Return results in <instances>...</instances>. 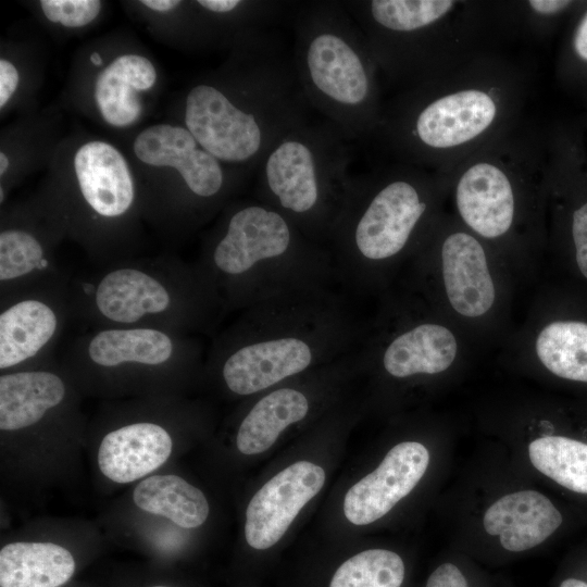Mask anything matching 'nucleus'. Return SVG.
I'll use <instances>...</instances> for the list:
<instances>
[{
  "label": "nucleus",
  "mask_w": 587,
  "mask_h": 587,
  "mask_svg": "<svg viewBox=\"0 0 587 587\" xmlns=\"http://www.w3.org/2000/svg\"><path fill=\"white\" fill-rule=\"evenodd\" d=\"M527 90L521 67L486 52L401 90L374 137L398 162L441 172L517 127Z\"/></svg>",
  "instance_id": "1"
},
{
  "label": "nucleus",
  "mask_w": 587,
  "mask_h": 587,
  "mask_svg": "<svg viewBox=\"0 0 587 587\" xmlns=\"http://www.w3.org/2000/svg\"><path fill=\"white\" fill-rule=\"evenodd\" d=\"M548 140L523 122L510 133L436 172L446 204L465 228L509 265L539 254L547 215Z\"/></svg>",
  "instance_id": "2"
},
{
  "label": "nucleus",
  "mask_w": 587,
  "mask_h": 587,
  "mask_svg": "<svg viewBox=\"0 0 587 587\" xmlns=\"http://www.w3.org/2000/svg\"><path fill=\"white\" fill-rule=\"evenodd\" d=\"M379 72L402 88L433 80L512 35L505 1H342Z\"/></svg>",
  "instance_id": "3"
},
{
  "label": "nucleus",
  "mask_w": 587,
  "mask_h": 587,
  "mask_svg": "<svg viewBox=\"0 0 587 587\" xmlns=\"http://www.w3.org/2000/svg\"><path fill=\"white\" fill-rule=\"evenodd\" d=\"M292 62L310 107L345 139L374 137L383 114L379 68L342 1L292 3Z\"/></svg>",
  "instance_id": "4"
},
{
  "label": "nucleus",
  "mask_w": 587,
  "mask_h": 587,
  "mask_svg": "<svg viewBox=\"0 0 587 587\" xmlns=\"http://www.w3.org/2000/svg\"><path fill=\"white\" fill-rule=\"evenodd\" d=\"M221 304L199 266L171 257L125 259L71 282L72 319L91 328L151 327L191 335Z\"/></svg>",
  "instance_id": "5"
},
{
  "label": "nucleus",
  "mask_w": 587,
  "mask_h": 587,
  "mask_svg": "<svg viewBox=\"0 0 587 587\" xmlns=\"http://www.w3.org/2000/svg\"><path fill=\"white\" fill-rule=\"evenodd\" d=\"M436 172L397 162L352 177L334 229L341 251L366 265H390L417 253L445 214Z\"/></svg>",
  "instance_id": "6"
},
{
  "label": "nucleus",
  "mask_w": 587,
  "mask_h": 587,
  "mask_svg": "<svg viewBox=\"0 0 587 587\" xmlns=\"http://www.w3.org/2000/svg\"><path fill=\"white\" fill-rule=\"evenodd\" d=\"M342 135L329 123L309 121L278 139L260 165V195L303 235L333 236L352 177Z\"/></svg>",
  "instance_id": "7"
},
{
  "label": "nucleus",
  "mask_w": 587,
  "mask_h": 587,
  "mask_svg": "<svg viewBox=\"0 0 587 587\" xmlns=\"http://www.w3.org/2000/svg\"><path fill=\"white\" fill-rule=\"evenodd\" d=\"M70 376L92 387H165L198 365L200 348L189 334L151 327L91 328L65 349Z\"/></svg>",
  "instance_id": "8"
},
{
  "label": "nucleus",
  "mask_w": 587,
  "mask_h": 587,
  "mask_svg": "<svg viewBox=\"0 0 587 587\" xmlns=\"http://www.w3.org/2000/svg\"><path fill=\"white\" fill-rule=\"evenodd\" d=\"M428 265L436 310L462 330L495 327L503 314L507 264L482 239L445 212L416 253Z\"/></svg>",
  "instance_id": "9"
},
{
  "label": "nucleus",
  "mask_w": 587,
  "mask_h": 587,
  "mask_svg": "<svg viewBox=\"0 0 587 587\" xmlns=\"http://www.w3.org/2000/svg\"><path fill=\"white\" fill-rule=\"evenodd\" d=\"M302 233L265 203H247L229 212L198 265L221 304H240L253 289L261 265L308 250Z\"/></svg>",
  "instance_id": "10"
},
{
  "label": "nucleus",
  "mask_w": 587,
  "mask_h": 587,
  "mask_svg": "<svg viewBox=\"0 0 587 587\" xmlns=\"http://www.w3.org/2000/svg\"><path fill=\"white\" fill-rule=\"evenodd\" d=\"M71 282L0 296V370L34 367L52 360L72 319Z\"/></svg>",
  "instance_id": "11"
},
{
  "label": "nucleus",
  "mask_w": 587,
  "mask_h": 587,
  "mask_svg": "<svg viewBox=\"0 0 587 587\" xmlns=\"http://www.w3.org/2000/svg\"><path fill=\"white\" fill-rule=\"evenodd\" d=\"M211 355L227 389L249 396L303 372L314 352L301 337L258 338L240 326L224 336Z\"/></svg>",
  "instance_id": "12"
},
{
  "label": "nucleus",
  "mask_w": 587,
  "mask_h": 587,
  "mask_svg": "<svg viewBox=\"0 0 587 587\" xmlns=\"http://www.w3.org/2000/svg\"><path fill=\"white\" fill-rule=\"evenodd\" d=\"M133 149L145 164L175 168L196 207L213 205L226 189L221 161L204 150L186 127L152 125L136 137Z\"/></svg>",
  "instance_id": "13"
},
{
  "label": "nucleus",
  "mask_w": 587,
  "mask_h": 587,
  "mask_svg": "<svg viewBox=\"0 0 587 587\" xmlns=\"http://www.w3.org/2000/svg\"><path fill=\"white\" fill-rule=\"evenodd\" d=\"M324 470L309 461H298L266 482L252 497L246 511L248 545L264 550L286 533L301 509L322 489Z\"/></svg>",
  "instance_id": "14"
},
{
  "label": "nucleus",
  "mask_w": 587,
  "mask_h": 587,
  "mask_svg": "<svg viewBox=\"0 0 587 587\" xmlns=\"http://www.w3.org/2000/svg\"><path fill=\"white\" fill-rule=\"evenodd\" d=\"M463 332L441 313L402 326L383 346V369L399 379L446 373L464 355Z\"/></svg>",
  "instance_id": "15"
},
{
  "label": "nucleus",
  "mask_w": 587,
  "mask_h": 587,
  "mask_svg": "<svg viewBox=\"0 0 587 587\" xmlns=\"http://www.w3.org/2000/svg\"><path fill=\"white\" fill-rule=\"evenodd\" d=\"M428 463V450L421 442L396 445L376 470L347 491L345 516L354 525H367L383 517L414 489Z\"/></svg>",
  "instance_id": "16"
},
{
  "label": "nucleus",
  "mask_w": 587,
  "mask_h": 587,
  "mask_svg": "<svg viewBox=\"0 0 587 587\" xmlns=\"http://www.w3.org/2000/svg\"><path fill=\"white\" fill-rule=\"evenodd\" d=\"M82 204L97 224H120L134 209V179L123 154L104 141H89L74 155ZM82 205V207H83Z\"/></svg>",
  "instance_id": "17"
},
{
  "label": "nucleus",
  "mask_w": 587,
  "mask_h": 587,
  "mask_svg": "<svg viewBox=\"0 0 587 587\" xmlns=\"http://www.w3.org/2000/svg\"><path fill=\"white\" fill-rule=\"evenodd\" d=\"M70 374L52 360L29 369L1 373L0 429L5 433L38 426L70 400Z\"/></svg>",
  "instance_id": "18"
},
{
  "label": "nucleus",
  "mask_w": 587,
  "mask_h": 587,
  "mask_svg": "<svg viewBox=\"0 0 587 587\" xmlns=\"http://www.w3.org/2000/svg\"><path fill=\"white\" fill-rule=\"evenodd\" d=\"M167 428L152 420H137L108 432L99 446L101 473L118 484L139 479L160 467L171 455Z\"/></svg>",
  "instance_id": "19"
},
{
  "label": "nucleus",
  "mask_w": 587,
  "mask_h": 587,
  "mask_svg": "<svg viewBox=\"0 0 587 587\" xmlns=\"http://www.w3.org/2000/svg\"><path fill=\"white\" fill-rule=\"evenodd\" d=\"M563 517L541 492L521 490L502 496L485 512L483 525L487 534L499 536L509 552L533 549L549 538Z\"/></svg>",
  "instance_id": "20"
},
{
  "label": "nucleus",
  "mask_w": 587,
  "mask_h": 587,
  "mask_svg": "<svg viewBox=\"0 0 587 587\" xmlns=\"http://www.w3.org/2000/svg\"><path fill=\"white\" fill-rule=\"evenodd\" d=\"M524 335L523 355L559 378L587 384V322L534 315Z\"/></svg>",
  "instance_id": "21"
},
{
  "label": "nucleus",
  "mask_w": 587,
  "mask_h": 587,
  "mask_svg": "<svg viewBox=\"0 0 587 587\" xmlns=\"http://www.w3.org/2000/svg\"><path fill=\"white\" fill-rule=\"evenodd\" d=\"M51 238L34 229L7 226L0 232V296L68 280L57 264Z\"/></svg>",
  "instance_id": "22"
},
{
  "label": "nucleus",
  "mask_w": 587,
  "mask_h": 587,
  "mask_svg": "<svg viewBox=\"0 0 587 587\" xmlns=\"http://www.w3.org/2000/svg\"><path fill=\"white\" fill-rule=\"evenodd\" d=\"M157 79L153 64L145 57L124 54L98 75L95 99L103 120L115 127L133 124L142 112L137 92L150 89Z\"/></svg>",
  "instance_id": "23"
},
{
  "label": "nucleus",
  "mask_w": 587,
  "mask_h": 587,
  "mask_svg": "<svg viewBox=\"0 0 587 587\" xmlns=\"http://www.w3.org/2000/svg\"><path fill=\"white\" fill-rule=\"evenodd\" d=\"M75 572V560L52 542L16 541L0 550V587H61Z\"/></svg>",
  "instance_id": "24"
},
{
  "label": "nucleus",
  "mask_w": 587,
  "mask_h": 587,
  "mask_svg": "<svg viewBox=\"0 0 587 587\" xmlns=\"http://www.w3.org/2000/svg\"><path fill=\"white\" fill-rule=\"evenodd\" d=\"M309 401L299 390L280 388L261 398L241 421L236 446L243 454L261 453L276 441L289 425L305 417Z\"/></svg>",
  "instance_id": "25"
},
{
  "label": "nucleus",
  "mask_w": 587,
  "mask_h": 587,
  "mask_svg": "<svg viewBox=\"0 0 587 587\" xmlns=\"http://www.w3.org/2000/svg\"><path fill=\"white\" fill-rule=\"evenodd\" d=\"M135 504L149 513L164 516L183 528L202 525L209 515L203 492L176 475H155L134 489Z\"/></svg>",
  "instance_id": "26"
},
{
  "label": "nucleus",
  "mask_w": 587,
  "mask_h": 587,
  "mask_svg": "<svg viewBox=\"0 0 587 587\" xmlns=\"http://www.w3.org/2000/svg\"><path fill=\"white\" fill-rule=\"evenodd\" d=\"M532 464L566 489L587 495V444L565 436H542L528 445Z\"/></svg>",
  "instance_id": "27"
},
{
  "label": "nucleus",
  "mask_w": 587,
  "mask_h": 587,
  "mask_svg": "<svg viewBox=\"0 0 587 587\" xmlns=\"http://www.w3.org/2000/svg\"><path fill=\"white\" fill-rule=\"evenodd\" d=\"M404 576L405 565L398 553L369 549L345 561L329 587H401Z\"/></svg>",
  "instance_id": "28"
},
{
  "label": "nucleus",
  "mask_w": 587,
  "mask_h": 587,
  "mask_svg": "<svg viewBox=\"0 0 587 587\" xmlns=\"http://www.w3.org/2000/svg\"><path fill=\"white\" fill-rule=\"evenodd\" d=\"M39 3L50 22L66 27H83L91 23L101 10L98 0H41Z\"/></svg>",
  "instance_id": "29"
},
{
  "label": "nucleus",
  "mask_w": 587,
  "mask_h": 587,
  "mask_svg": "<svg viewBox=\"0 0 587 587\" xmlns=\"http://www.w3.org/2000/svg\"><path fill=\"white\" fill-rule=\"evenodd\" d=\"M570 234L575 264L580 275L587 280V200L572 210Z\"/></svg>",
  "instance_id": "30"
},
{
  "label": "nucleus",
  "mask_w": 587,
  "mask_h": 587,
  "mask_svg": "<svg viewBox=\"0 0 587 587\" xmlns=\"http://www.w3.org/2000/svg\"><path fill=\"white\" fill-rule=\"evenodd\" d=\"M425 587H472V584L459 565L445 562L430 573Z\"/></svg>",
  "instance_id": "31"
},
{
  "label": "nucleus",
  "mask_w": 587,
  "mask_h": 587,
  "mask_svg": "<svg viewBox=\"0 0 587 587\" xmlns=\"http://www.w3.org/2000/svg\"><path fill=\"white\" fill-rule=\"evenodd\" d=\"M20 75L16 67L8 60H0V108L10 100L18 85Z\"/></svg>",
  "instance_id": "32"
},
{
  "label": "nucleus",
  "mask_w": 587,
  "mask_h": 587,
  "mask_svg": "<svg viewBox=\"0 0 587 587\" xmlns=\"http://www.w3.org/2000/svg\"><path fill=\"white\" fill-rule=\"evenodd\" d=\"M572 49L576 58L587 63V11L579 20L573 33Z\"/></svg>",
  "instance_id": "33"
},
{
  "label": "nucleus",
  "mask_w": 587,
  "mask_h": 587,
  "mask_svg": "<svg viewBox=\"0 0 587 587\" xmlns=\"http://www.w3.org/2000/svg\"><path fill=\"white\" fill-rule=\"evenodd\" d=\"M140 2L157 12H167L180 4L177 0H142Z\"/></svg>",
  "instance_id": "34"
},
{
  "label": "nucleus",
  "mask_w": 587,
  "mask_h": 587,
  "mask_svg": "<svg viewBox=\"0 0 587 587\" xmlns=\"http://www.w3.org/2000/svg\"><path fill=\"white\" fill-rule=\"evenodd\" d=\"M557 587H587V579L580 576L571 575L561 579Z\"/></svg>",
  "instance_id": "35"
},
{
  "label": "nucleus",
  "mask_w": 587,
  "mask_h": 587,
  "mask_svg": "<svg viewBox=\"0 0 587 587\" xmlns=\"http://www.w3.org/2000/svg\"><path fill=\"white\" fill-rule=\"evenodd\" d=\"M9 167V159L4 152L0 153V175L2 176Z\"/></svg>",
  "instance_id": "36"
},
{
  "label": "nucleus",
  "mask_w": 587,
  "mask_h": 587,
  "mask_svg": "<svg viewBox=\"0 0 587 587\" xmlns=\"http://www.w3.org/2000/svg\"><path fill=\"white\" fill-rule=\"evenodd\" d=\"M90 61L96 66H101L103 61L98 52H92L90 55Z\"/></svg>",
  "instance_id": "37"
},
{
  "label": "nucleus",
  "mask_w": 587,
  "mask_h": 587,
  "mask_svg": "<svg viewBox=\"0 0 587 587\" xmlns=\"http://www.w3.org/2000/svg\"><path fill=\"white\" fill-rule=\"evenodd\" d=\"M152 587H167V586H152Z\"/></svg>",
  "instance_id": "38"
}]
</instances>
